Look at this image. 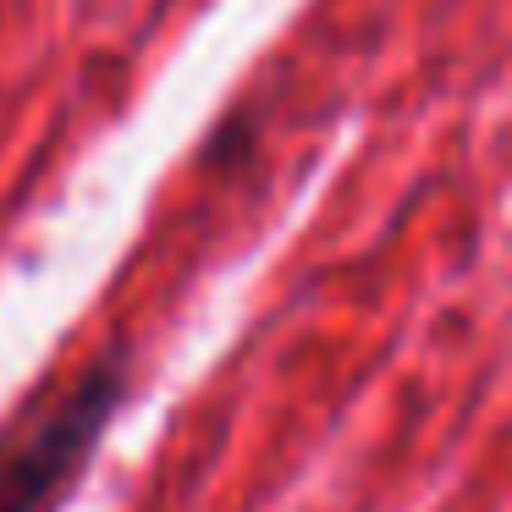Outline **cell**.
<instances>
[{"mask_svg": "<svg viewBox=\"0 0 512 512\" xmlns=\"http://www.w3.org/2000/svg\"><path fill=\"white\" fill-rule=\"evenodd\" d=\"M127 402V358L89 364L45 413L0 435V512H56L94 463L116 408Z\"/></svg>", "mask_w": 512, "mask_h": 512, "instance_id": "cell-1", "label": "cell"}]
</instances>
